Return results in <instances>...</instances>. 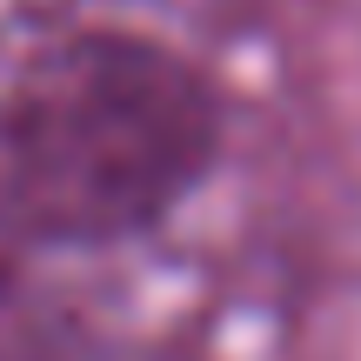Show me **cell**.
Masks as SVG:
<instances>
[{
	"label": "cell",
	"mask_w": 361,
	"mask_h": 361,
	"mask_svg": "<svg viewBox=\"0 0 361 361\" xmlns=\"http://www.w3.org/2000/svg\"><path fill=\"white\" fill-rule=\"evenodd\" d=\"M34 247L47 241L0 221V361H87V308Z\"/></svg>",
	"instance_id": "2"
},
{
	"label": "cell",
	"mask_w": 361,
	"mask_h": 361,
	"mask_svg": "<svg viewBox=\"0 0 361 361\" xmlns=\"http://www.w3.org/2000/svg\"><path fill=\"white\" fill-rule=\"evenodd\" d=\"M221 107L180 54L134 34L40 47L0 107V221L47 247L147 234L214 168Z\"/></svg>",
	"instance_id": "1"
}]
</instances>
